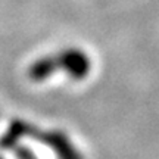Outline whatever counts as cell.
Listing matches in <instances>:
<instances>
[{
  "instance_id": "6da1fadb",
  "label": "cell",
  "mask_w": 159,
  "mask_h": 159,
  "mask_svg": "<svg viewBox=\"0 0 159 159\" xmlns=\"http://www.w3.org/2000/svg\"><path fill=\"white\" fill-rule=\"evenodd\" d=\"M57 69L63 71L72 80H84L91 71V61L89 55L81 49L69 47L63 49L57 55L53 56H44L35 61L28 69L30 78L40 83L44 80L50 78Z\"/></svg>"
}]
</instances>
